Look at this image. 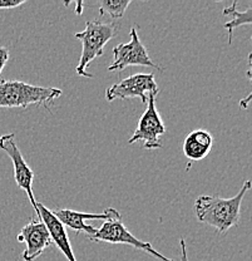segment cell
<instances>
[{
	"instance_id": "9c48e42d",
	"label": "cell",
	"mask_w": 252,
	"mask_h": 261,
	"mask_svg": "<svg viewBox=\"0 0 252 261\" xmlns=\"http://www.w3.org/2000/svg\"><path fill=\"white\" fill-rule=\"evenodd\" d=\"M51 212L62 222L63 226L73 228L77 233L86 232L89 238H92L97 232V228L92 226V225H87L86 221H88V220H103V221H107V220L122 219L121 214L113 207L105 208L102 214H87V212L67 210V208H55V210Z\"/></svg>"
},
{
	"instance_id": "5bb4252c",
	"label": "cell",
	"mask_w": 252,
	"mask_h": 261,
	"mask_svg": "<svg viewBox=\"0 0 252 261\" xmlns=\"http://www.w3.org/2000/svg\"><path fill=\"white\" fill-rule=\"evenodd\" d=\"M101 14H107L117 20L123 18L127 8L131 5V0H99L98 2Z\"/></svg>"
},
{
	"instance_id": "7a4b0ae2",
	"label": "cell",
	"mask_w": 252,
	"mask_h": 261,
	"mask_svg": "<svg viewBox=\"0 0 252 261\" xmlns=\"http://www.w3.org/2000/svg\"><path fill=\"white\" fill-rule=\"evenodd\" d=\"M62 96V89L38 87L21 81H0V108H28L42 105L49 111V105Z\"/></svg>"
},
{
	"instance_id": "52a82bcc",
	"label": "cell",
	"mask_w": 252,
	"mask_h": 261,
	"mask_svg": "<svg viewBox=\"0 0 252 261\" xmlns=\"http://www.w3.org/2000/svg\"><path fill=\"white\" fill-rule=\"evenodd\" d=\"M131 40L126 44H119L113 48V63L108 67L109 72L124 70L131 65H142V67L156 68L161 70V67L152 62L147 53V49L142 44L138 37L137 29L132 28L129 32Z\"/></svg>"
},
{
	"instance_id": "8992f818",
	"label": "cell",
	"mask_w": 252,
	"mask_h": 261,
	"mask_svg": "<svg viewBox=\"0 0 252 261\" xmlns=\"http://www.w3.org/2000/svg\"><path fill=\"white\" fill-rule=\"evenodd\" d=\"M159 93L158 86L154 81L153 73H138L122 80L105 91V98L112 102L116 99H128L138 97L147 105L148 97H157Z\"/></svg>"
},
{
	"instance_id": "2e32d148",
	"label": "cell",
	"mask_w": 252,
	"mask_h": 261,
	"mask_svg": "<svg viewBox=\"0 0 252 261\" xmlns=\"http://www.w3.org/2000/svg\"><path fill=\"white\" fill-rule=\"evenodd\" d=\"M8 61H9V50L4 47H0V75H2L3 69H4Z\"/></svg>"
},
{
	"instance_id": "6da1fadb",
	"label": "cell",
	"mask_w": 252,
	"mask_h": 261,
	"mask_svg": "<svg viewBox=\"0 0 252 261\" xmlns=\"http://www.w3.org/2000/svg\"><path fill=\"white\" fill-rule=\"evenodd\" d=\"M251 190V181L243 184L237 195L223 198L218 196H200L194 202V212L200 221L215 227L219 233L227 231L240 222L241 205L246 192Z\"/></svg>"
},
{
	"instance_id": "5b68a950",
	"label": "cell",
	"mask_w": 252,
	"mask_h": 261,
	"mask_svg": "<svg viewBox=\"0 0 252 261\" xmlns=\"http://www.w3.org/2000/svg\"><path fill=\"white\" fill-rule=\"evenodd\" d=\"M166 133V126L156 108V97L150 96L147 100V108L139 118L138 126L133 136L129 138L128 143L141 142L146 149L162 148L161 137Z\"/></svg>"
},
{
	"instance_id": "e0dca14e",
	"label": "cell",
	"mask_w": 252,
	"mask_h": 261,
	"mask_svg": "<svg viewBox=\"0 0 252 261\" xmlns=\"http://www.w3.org/2000/svg\"><path fill=\"white\" fill-rule=\"evenodd\" d=\"M180 245H181V261H188V257H187V245L186 240L183 238L180 239Z\"/></svg>"
},
{
	"instance_id": "4fadbf2b",
	"label": "cell",
	"mask_w": 252,
	"mask_h": 261,
	"mask_svg": "<svg viewBox=\"0 0 252 261\" xmlns=\"http://www.w3.org/2000/svg\"><path fill=\"white\" fill-rule=\"evenodd\" d=\"M238 3L235 2L231 7L225 8L223 15H232V19L225 24V28L229 31V44H232L234 31L240 25H251L252 23V7L247 8L245 12H238Z\"/></svg>"
},
{
	"instance_id": "8fae6325",
	"label": "cell",
	"mask_w": 252,
	"mask_h": 261,
	"mask_svg": "<svg viewBox=\"0 0 252 261\" xmlns=\"http://www.w3.org/2000/svg\"><path fill=\"white\" fill-rule=\"evenodd\" d=\"M35 214L38 215L40 221H42L43 224L45 225V227L48 228L51 243L57 245V247L63 252L68 261H77L74 256V252H73L72 245H70L69 238H68L66 226H63L62 222L54 216L51 210L45 207L43 203L37 202V210H35Z\"/></svg>"
},
{
	"instance_id": "ac0fdd59",
	"label": "cell",
	"mask_w": 252,
	"mask_h": 261,
	"mask_svg": "<svg viewBox=\"0 0 252 261\" xmlns=\"http://www.w3.org/2000/svg\"><path fill=\"white\" fill-rule=\"evenodd\" d=\"M80 7L83 8V3H78V8H77V14L78 15H79L80 13H82V12H80Z\"/></svg>"
},
{
	"instance_id": "ba28073f",
	"label": "cell",
	"mask_w": 252,
	"mask_h": 261,
	"mask_svg": "<svg viewBox=\"0 0 252 261\" xmlns=\"http://www.w3.org/2000/svg\"><path fill=\"white\" fill-rule=\"evenodd\" d=\"M0 149L4 151L12 160L13 167H14V177L15 182L21 190L26 192L34 211L37 210V200H35L33 194V179L34 172L32 168L26 165L21 151L19 149L17 143H15L14 133H8V135L0 136Z\"/></svg>"
},
{
	"instance_id": "277c9868",
	"label": "cell",
	"mask_w": 252,
	"mask_h": 261,
	"mask_svg": "<svg viewBox=\"0 0 252 261\" xmlns=\"http://www.w3.org/2000/svg\"><path fill=\"white\" fill-rule=\"evenodd\" d=\"M91 239L92 241H103V243L109 244H124L133 246L134 249L141 250L143 252H147L151 256L156 257L159 261H173L170 257L164 256L161 252L157 251L150 243L137 239L131 231L124 226L122 219L107 220L102 224V226L97 228V232Z\"/></svg>"
},
{
	"instance_id": "7c38bea8",
	"label": "cell",
	"mask_w": 252,
	"mask_h": 261,
	"mask_svg": "<svg viewBox=\"0 0 252 261\" xmlns=\"http://www.w3.org/2000/svg\"><path fill=\"white\" fill-rule=\"evenodd\" d=\"M213 146V136L206 129H194L185 138L182 151L191 161H201L210 153Z\"/></svg>"
},
{
	"instance_id": "3957f363",
	"label": "cell",
	"mask_w": 252,
	"mask_h": 261,
	"mask_svg": "<svg viewBox=\"0 0 252 261\" xmlns=\"http://www.w3.org/2000/svg\"><path fill=\"white\" fill-rule=\"evenodd\" d=\"M118 27L115 23H105V21L94 19L88 20L86 29L75 34V38L82 43V54H80L79 63L75 72L78 75L86 78H93V74L87 72V67L92 61L101 57L104 53V45L117 34Z\"/></svg>"
},
{
	"instance_id": "9a60e30c",
	"label": "cell",
	"mask_w": 252,
	"mask_h": 261,
	"mask_svg": "<svg viewBox=\"0 0 252 261\" xmlns=\"http://www.w3.org/2000/svg\"><path fill=\"white\" fill-rule=\"evenodd\" d=\"M25 4V0H0V9H14Z\"/></svg>"
},
{
	"instance_id": "30bf717a",
	"label": "cell",
	"mask_w": 252,
	"mask_h": 261,
	"mask_svg": "<svg viewBox=\"0 0 252 261\" xmlns=\"http://www.w3.org/2000/svg\"><path fill=\"white\" fill-rule=\"evenodd\" d=\"M17 239L19 243L26 245L23 252L24 261H35L51 244L48 228L40 220H32L21 227Z\"/></svg>"
}]
</instances>
